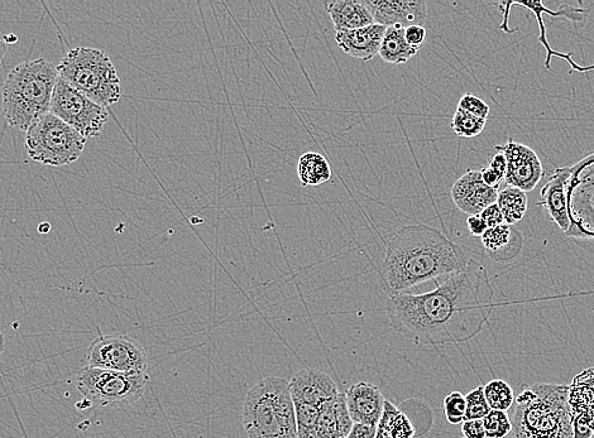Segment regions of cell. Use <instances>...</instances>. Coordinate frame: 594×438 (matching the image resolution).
<instances>
[{"mask_svg":"<svg viewBox=\"0 0 594 438\" xmlns=\"http://www.w3.org/2000/svg\"><path fill=\"white\" fill-rule=\"evenodd\" d=\"M386 311L391 329L416 345L467 343L492 320L493 288L486 268L471 259L434 291L388 297Z\"/></svg>","mask_w":594,"mask_h":438,"instance_id":"1","label":"cell"},{"mask_svg":"<svg viewBox=\"0 0 594 438\" xmlns=\"http://www.w3.org/2000/svg\"><path fill=\"white\" fill-rule=\"evenodd\" d=\"M471 259L461 245L425 224L405 225L387 244L380 267V283L388 297L462 272Z\"/></svg>","mask_w":594,"mask_h":438,"instance_id":"2","label":"cell"},{"mask_svg":"<svg viewBox=\"0 0 594 438\" xmlns=\"http://www.w3.org/2000/svg\"><path fill=\"white\" fill-rule=\"evenodd\" d=\"M57 79V67L45 59L14 67L3 86L2 110L9 127L27 132L50 114Z\"/></svg>","mask_w":594,"mask_h":438,"instance_id":"3","label":"cell"},{"mask_svg":"<svg viewBox=\"0 0 594 438\" xmlns=\"http://www.w3.org/2000/svg\"><path fill=\"white\" fill-rule=\"evenodd\" d=\"M512 433L515 438H573L569 387L534 384L516 399Z\"/></svg>","mask_w":594,"mask_h":438,"instance_id":"4","label":"cell"},{"mask_svg":"<svg viewBox=\"0 0 594 438\" xmlns=\"http://www.w3.org/2000/svg\"><path fill=\"white\" fill-rule=\"evenodd\" d=\"M243 428L248 438H297L295 404L286 379H263L248 392Z\"/></svg>","mask_w":594,"mask_h":438,"instance_id":"5","label":"cell"},{"mask_svg":"<svg viewBox=\"0 0 594 438\" xmlns=\"http://www.w3.org/2000/svg\"><path fill=\"white\" fill-rule=\"evenodd\" d=\"M60 79L80 91L95 104L108 108L119 103L123 91L118 71L103 50L76 47L57 66Z\"/></svg>","mask_w":594,"mask_h":438,"instance_id":"6","label":"cell"},{"mask_svg":"<svg viewBox=\"0 0 594 438\" xmlns=\"http://www.w3.org/2000/svg\"><path fill=\"white\" fill-rule=\"evenodd\" d=\"M88 139L54 114H47L26 132L31 160L43 166H69L83 156Z\"/></svg>","mask_w":594,"mask_h":438,"instance_id":"7","label":"cell"},{"mask_svg":"<svg viewBox=\"0 0 594 438\" xmlns=\"http://www.w3.org/2000/svg\"><path fill=\"white\" fill-rule=\"evenodd\" d=\"M150 375L112 372L85 367L76 374L75 383L90 403L102 407L132 406L145 396Z\"/></svg>","mask_w":594,"mask_h":438,"instance_id":"8","label":"cell"},{"mask_svg":"<svg viewBox=\"0 0 594 438\" xmlns=\"http://www.w3.org/2000/svg\"><path fill=\"white\" fill-rule=\"evenodd\" d=\"M568 237L594 254V153L570 167Z\"/></svg>","mask_w":594,"mask_h":438,"instance_id":"9","label":"cell"},{"mask_svg":"<svg viewBox=\"0 0 594 438\" xmlns=\"http://www.w3.org/2000/svg\"><path fill=\"white\" fill-rule=\"evenodd\" d=\"M50 113L86 139L98 137L109 120L107 108L95 104L60 77L52 94Z\"/></svg>","mask_w":594,"mask_h":438,"instance_id":"10","label":"cell"},{"mask_svg":"<svg viewBox=\"0 0 594 438\" xmlns=\"http://www.w3.org/2000/svg\"><path fill=\"white\" fill-rule=\"evenodd\" d=\"M88 367L128 374L148 373L146 350L137 341L124 335H103L86 351Z\"/></svg>","mask_w":594,"mask_h":438,"instance_id":"11","label":"cell"},{"mask_svg":"<svg viewBox=\"0 0 594 438\" xmlns=\"http://www.w3.org/2000/svg\"><path fill=\"white\" fill-rule=\"evenodd\" d=\"M498 6L501 8L502 16H504V22L501 24V30L507 33H512L509 27V17L511 8L514 7H522L525 8L526 11H529L534 14L536 21L539 24V41L541 45L545 47L546 50V59H545V67L548 70H552V59L553 57H559V59H563L567 61V64L570 66V72H589L594 71V65L588 66H581L578 65L576 61L572 59V55L570 54H563V52L554 51L552 47H550V43L548 41V36H546V27L544 21V14H549V16L553 17H564L569 19L574 23L586 21L587 17L589 16V11L591 9H583V8H574L572 6H568V4H564V6L560 7L558 11H552V9L546 8L544 3L541 2H501L498 3Z\"/></svg>","mask_w":594,"mask_h":438,"instance_id":"12","label":"cell"},{"mask_svg":"<svg viewBox=\"0 0 594 438\" xmlns=\"http://www.w3.org/2000/svg\"><path fill=\"white\" fill-rule=\"evenodd\" d=\"M507 162L505 181L507 186L524 192L533 191L544 176L543 163L538 154L525 144L510 139L504 146H496Z\"/></svg>","mask_w":594,"mask_h":438,"instance_id":"13","label":"cell"},{"mask_svg":"<svg viewBox=\"0 0 594 438\" xmlns=\"http://www.w3.org/2000/svg\"><path fill=\"white\" fill-rule=\"evenodd\" d=\"M373 19L383 27L423 26L428 18L425 0H367Z\"/></svg>","mask_w":594,"mask_h":438,"instance_id":"14","label":"cell"},{"mask_svg":"<svg viewBox=\"0 0 594 438\" xmlns=\"http://www.w3.org/2000/svg\"><path fill=\"white\" fill-rule=\"evenodd\" d=\"M290 391L294 404L322 407L338 396L337 384L328 374L315 369L297 372L290 380Z\"/></svg>","mask_w":594,"mask_h":438,"instance_id":"15","label":"cell"},{"mask_svg":"<svg viewBox=\"0 0 594 438\" xmlns=\"http://www.w3.org/2000/svg\"><path fill=\"white\" fill-rule=\"evenodd\" d=\"M498 189H492L482 180L481 171L468 170L455 181L452 199L455 206L464 214L479 215L488 206L496 204Z\"/></svg>","mask_w":594,"mask_h":438,"instance_id":"16","label":"cell"},{"mask_svg":"<svg viewBox=\"0 0 594 438\" xmlns=\"http://www.w3.org/2000/svg\"><path fill=\"white\" fill-rule=\"evenodd\" d=\"M344 396H346L349 416L354 423L378 425L386 402L380 388L371 383H356L347 389Z\"/></svg>","mask_w":594,"mask_h":438,"instance_id":"17","label":"cell"},{"mask_svg":"<svg viewBox=\"0 0 594 438\" xmlns=\"http://www.w3.org/2000/svg\"><path fill=\"white\" fill-rule=\"evenodd\" d=\"M570 175H572L570 167L557 168L540 192L541 205L565 234L570 228L568 209Z\"/></svg>","mask_w":594,"mask_h":438,"instance_id":"18","label":"cell"},{"mask_svg":"<svg viewBox=\"0 0 594 438\" xmlns=\"http://www.w3.org/2000/svg\"><path fill=\"white\" fill-rule=\"evenodd\" d=\"M385 32L386 27L375 23L372 26L358 28V30L337 32L335 41L342 48L344 54L367 62L375 59L380 52Z\"/></svg>","mask_w":594,"mask_h":438,"instance_id":"19","label":"cell"},{"mask_svg":"<svg viewBox=\"0 0 594 438\" xmlns=\"http://www.w3.org/2000/svg\"><path fill=\"white\" fill-rule=\"evenodd\" d=\"M482 245L488 257L497 263L515 261L524 248V237L514 225L502 224L487 229L482 235Z\"/></svg>","mask_w":594,"mask_h":438,"instance_id":"20","label":"cell"},{"mask_svg":"<svg viewBox=\"0 0 594 438\" xmlns=\"http://www.w3.org/2000/svg\"><path fill=\"white\" fill-rule=\"evenodd\" d=\"M335 32L353 31L375 24L367 0H334L324 2Z\"/></svg>","mask_w":594,"mask_h":438,"instance_id":"21","label":"cell"},{"mask_svg":"<svg viewBox=\"0 0 594 438\" xmlns=\"http://www.w3.org/2000/svg\"><path fill=\"white\" fill-rule=\"evenodd\" d=\"M353 423L349 416L346 396L339 393L333 401L325 403L320 408L315 438H347Z\"/></svg>","mask_w":594,"mask_h":438,"instance_id":"22","label":"cell"},{"mask_svg":"<svg viewBox=\"0 0 594 438\" xmlns=\"http://www.w3.org/2000/svg\"><path fill=\"white\" fill-rule=\"evenodd\" d=\"M418 48L411 47L405 38V28L388 27L378 55L387 64L404 65L418 55Z\"/></svg>","mask_w":594,"mask_h":438,"instance_id":"23","label":"cell"},{"mask_svg":"<svg viewBox=\"0 0 594 438\" xmlns=\"http://www.w3.org/2000/svg\"><path fill=\"white\" fill-rule=\"evenodd\" d=\"M297 176L304 187L320 186L332 178V167L323 154L306 152L297 161Z\"/></svg>","mask_w":594,"mask_h":438,"instance_id":"24","label":"cell"},{"mask_svg":"<svg viewBox=\"0 0 594 438\" xmlns=\"http://www.w3.org/2000/svg\"><path fill=\"white\" fill-rule=\"evenodd\" d=\"M496 204L504 215L505 224L515 225L528 213L529 199L526 192L506 186L498 192Z\"/></svg>","mask_w":594,"mask_h":438,"instance_id":"25","label":"cell"},{"mask_svg":"<svg viewBox=\"0 0 594 438\" xmlns=\"http://www.w3.org/2000/svg\"><path fill=\"white\" fill-rule=\"evenodd\" d=\"M483 392H485L488 406H490L492 411L507 412V409H510L512 404H514V391H512L511 385L505 382V380H491L483 388Z\"/></svg>","mask_w":594,"mask_h":438,"instance_id":"26","label":"cell"},{"mask_svg":"<svg viewBox=\"0 0 594 438\" xmlns=\"http://www.w3.org/2000/svg\"><path fill=\"white\" fill-rule=\"evenodd\" d=\"M486 123L487 120L479 119L457 108L450 125H452V129L458 137L474 138L485 131Z\"/></svg>","mask_w":594,"mask_h":438,"instance_id":"27","label":"cell"},{"mask_svg":"<svg viewBox=\"0 0 594 438\" xmlns=\"http://www.w3.org/2000/svg\"><path fill=\"white\" fill-rule=\"evenodd\" d=\"M320 408L296 404L297 438H315L316 425H318Z\"/></svg>","mask_w":594,"mask_h":438,"instance_id":"28","label":"cell"},{"mask_svg":"<svg viewBox=\"0 0 594 438\" xmlns=\"http://www.w3.org/2000/svg\"><path fill=\"white\" fill-rule=\"evenodd\" d=\"M482 422L487 438H505L512 432V423L506 412L491 409Z\"/></svg>","mask_w":594,"mask_h":438,"instance_id":"29","label":"cell"},{"mask_svg":"<svg viewBox=\"0 0 594 438\" xmlns=\"http://www.w3.org/2000/svg\"><path fill=\"white\" fill-rule=\"evenodd\" d=\"M444 412L450 425H462L466 421V397L461 392L449 393L444 399Z\"/></svg>","mask_w":594,"mask_h":438,"instance_id":"30","label":"cell"},{"mask_svg":"<svg viewBox=\"0 0 594 438\" xmlns=\"http://www.w3.org/2000/svg\"><path fill=\"white\" fill-rule=\"evenodd\" d=\"M467 412L466 421H477L483 420L488 413L491 412L490 406H488L485 392L482 387L474 389L469 392L466 396Z\"/></svg>","mask_w":594,"mask_h":438,"instance_id":"31","label":"cell"},{"mask_svg":"<svg viewBox=\"0 0 594 438\" xmlns=\"http://www.w3.org/2000/svg\"><path fill=\"white\" fill-rule=\"evenodd\" d=\"M391 433L392 438H415L416 430L409 420V417L395 404L391 409Z\"/></svg>","mask_w":594,"mask_h":438,"instance_id":"32","label":"cell"},{"mask_svg":"<svg viewBox=\"0 0 594 438\" xmlns=\"http://www.w3.org/2000/svg\"><path fill=\"white\" fill-rule=\"evenodd\" d=\"M458 109H462L464 112L472 114L479 119L487 120L490 118V107H488L485 100L478 98L476 95H463L461 100H459Z\"/></svg>","mask_w":594,"mask_h":438,"instance_id":"33","label":"cell"},{"mask_svg":"<svg viewBox=\"0 0 594 438\" xmlns=\"http://www.w3.org/2000/svg\"><path fill=\"white\" fill-rule=\"evenodd\" d=\"M573 438H592L593 431L586 413L572 416Z\"/></svg>","mask_w":594,"mask_h":438,"instance_id":"34","label":"cell"},{"mask_svg":"<svg viewBox=\"0 0 594 438\" xmlns=\"http://www.w3.org/2000/svg\"><path fill=\"white\" fill-rule=\"evenodd\" d=\"M426 35H428V32H426V28L423 26H411L405 28V38L407 43H409L411 47L418 48V50L424 45Z\"/></svg>","mask_w":594,"mask_h":438,"instance_id":"35","label":"cell"},{"mask_svg":"<svg viewBox=\"0 0 594 438\" xmlns=\"http://www.w3.org/2000/svg\"><path fill=\"white\" fill-rule=\"evenodd\" d=\"M481 218L490 228H496V226H500L505 224L504 215H502L500 208H498L497 204H493L488 206L487 209L483 210L481 214Z\"/></svg>","mask_w":594,"mask_h":438,"instance_id":"36","label":"cell"},{"mask_svg":"<svg viewBox=\"0 0 594 438\" xmlns=\"http://www.w3.org/2000/svg\"><path fill=\"white\" fill-rule=\"evenodd\" d=\"M463 438H487L482 420L464 421L462 423Z\"/></svg>","mask_w":594,"mask_h":438,"instance_id":"37","label":"cell"},{"mask_svg":"<svg viewBox=\"0 0 594 438\" xmlns=\"http://www.w3.org/2000/svg\"><path fill=\"white\" fill-rule=\"evenodd\" d=\"M481 176L483 182H485L487 186L492 187V189L500 190L501 182L505 180L504 173L498 172L495 168L490 166L483 168Z\"/></svg>","mask_w":594,"mask_h":438,"instance_id":"38","label":"cell"},{"mask_svg":"<svg viewBox=\"0 0 594 438\" xmlns=\"http://www.w3.org/2000/svg\"><path fill=\"white\" fill-rule=\"evenodd\" d=\"M467 228L472 237L482 238V235L486 233L488 226L481 218V215H472L469 216L467 220Z\"/></svg>","mask_w":594,"mask_h":438,"instance_id":"39","label":"cell"},{"mask_svg":"<svg viewBox=\"0 0 594 438\" xmlns=\"http://www.w3.org/2000/svg\"><path fill=\"white\" fill-rule=\"evenodd\" d=\"M377 426L363 425V423H353L351 432L347 438H376Z\"/></svg>","mask_w":594,"mask_h":438,"instance_id":"40","label":"cell"},{"mask_svg":"<svg viewBox=\"0 0 594 438\" xmlns=\"http://www.w3.org/2000/svg\"><path fill=\"white\" fill-rule=\"evenodd\" d=\"M488 166L495 168L496 171L504 173L506 176L507 162L504 154L497 152L495 156L492 157L490 165Z\"/></svg>","mask_w":594,"mask_h":438,"instance_id":"41","label":"cell"},{"mask_svg":"<svg viewBox=\"0 0 594 438\" xmlns=\"http://www.w3.org/2000/svg\"><path fill=\"white\" fill-rule=\"evenodd\" d=\"M6 54H7V45H6V43L3 42V40H0V66H2L4 57H6Z\"/></svg>","mask_w":594,"mask_h":438,"instance_id":"42","label":"cell"},{"mask_svg":"<svg viewBox=\"0 0 594 438\" xmlns=\"http://www.w3.org/2000/svg\"><path fill=\"white\" fill-rule=\"evenodd\" d=\"M50 230L51 225L49 223H42L40 226H38V231H40L41 234H47Z\"/></svg>","mask_w":594,"mask_h":438,"instance_id":"43","label":"cell"},{"mask_svg":"<svg viewBox=\"0 0 594 438\" xmlns=\"http://www.w3.org/2000/svg\"><path fill=\"white\" fill-rule=\"evenodd\" d=\"M587 415L589 418V423H591V428H592L593 436H594V406L591 409H589Z\"/></svg>","mask_w":594,"mask_h":438,"instance_id":"44","label":"cell"},{"mask_svg":"<svg viewBox=\"0 0 594 438\" xmlns=\"http://www.w3.org/2000/svg\"><path fill=\"white\" fill-rule=\"evenodd\" d=\"M18 37L14 35H6L3 37L4 43H17Z\"/></svg>","mask_w":594,"mask_h":438,"instance_id":"45","label":"cell"},{"mask_svg":"<svg viewBox=\"0 0 594 438\" xmlns=\"http://www.w3.org/2000/svg\"><path fill=\"white\" fill-rule=\"evenodd\" d=\"M4 348H6V341H4V336L2 332H0V356H2Z\"/></svg>","mask_w":594,"mask_h":438,"instance_id":"46","label":"cell"}]
</instances>
